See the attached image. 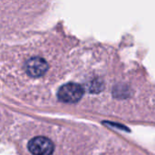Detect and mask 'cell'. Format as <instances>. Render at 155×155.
Instances as JSON below:
<instances>
[{"mask_svg": "<svg viewBox=\"0 0 155 155\" xmlns=\"http://www.w3.org/2000/svg\"><path fill=\"white\" fill-rule=\"evenodd\" d=\"M84 95V88L75 83H68L60 87L57 93L58 99L63 103L74 104Z\"/></svg>", "mask_w": 155, "mask_h": 155, "instance_id": "cell-1", "label": "cell"}, {"mask_svg": "<svg viewBox=\"0 0 155 155\" xmlns=\"http://www.w3.org/2000/svg\"><path fill=\"white\" fill-rule=\"evenodd\" d=\"M28 150L33 155H52L54 150L53 142L45 136H37L28 143Z\"/></svg>", "mask_w": 155, "mask_h": 155, "instance_id": "cell-2", "label": "cell"}, {"mask_svg": "<svg viewBox=\"0 0 155 155\" xmlns=\"http://www.w3.org/2000/svg\"><path fill=\"white\" fill-rule=\"evenodd\" d=\"M25 69L29 76L37 78L43 76L46 73L48 70V64L41 57H32L26 61Z\"/></svg>", "mask_w": 155, "mask_h": 155, "instance_id": "cell-3", "label": "cell"}, {"mask_svg": "<svg viewBox=\"0 0 155 155\" xmlns=\"http://www.w3.org/2000/svg\"><path fill=\"white\" fill-rule=\"evenodd\" d=\"M102 88H103V84L101 82H99V81H94L90 84L89 90H90V92L97 93V92H100L102 90Z\"/></svg>", "mask_w": 155, "mask_h": 155, "instance_id": "cell-4", "label": "cell"}]
</instances>
